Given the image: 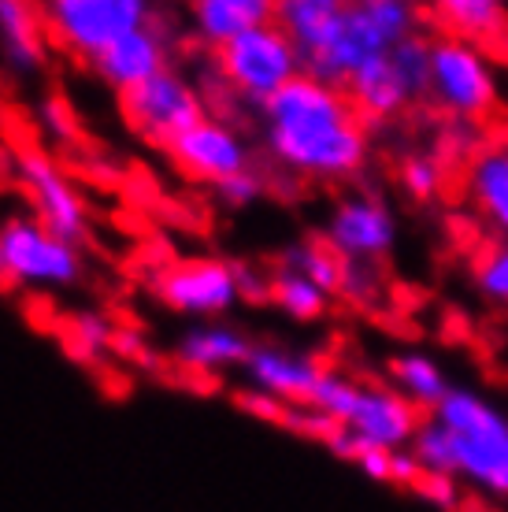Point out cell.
<instances>
[{
	"instance_id": "cell-33",
	"label": "cell",
	"mask_w": 508,
	"mask_h": 512,
	"mask_svg": "<svg viewBox=\"0 0 508 512\" xmlns=\"http://www.w3.org/2000/svg\"><path fill=\"white\" fill-rule=\"evenodd\" d=\"M416 494L438 505V509H457L460 505V483L457 479H449V475H423Z\"/></svg>"
},
{
	"instance_id": "cell-11",
	"label": "cell",
	"mask_w": 508,
	"mask_h": 512,
	"mask_svg": "<svg viewBox=\"0 0 508 512\" xmlns=\"http://www.w3.org/2000/svg\"><path fill=\"white\" fill-rule=\"evenodd\" d=\"M156 297L182 316H223L238 305V268L216 256L178 260L156 279Z\"/></svg>"
},
{
	"instance_id": "cell-10",
	"label": "cell",
	"mask_w": 508,
	"mask_h": 512,
	"mask_svg": "<svg viewBox=\"0 0 508 512\" xmlns=\"http://www.w3.org/2000/svg\"><path fill=\"white\" fill-rule=\"evenodd\" d=\"M323 242L331 245L345 264H375L394 249L397 219L390 205L375 193H349L331 208Z\"/></svg>"
},
{
	"instance_id": "cell-26",
	"label": "cell",
	"mask_w": 508,
	"mask_h": 512,
	"mask_svg": "<svg viewBox=\"0 0 508 512\" xmlns=\"http://www.w3.org/2000/svg\"><path fill=\"white\" fill-rule=\"evenodd\" d=\"M360 390H364V383H353V379H345L338 372H323L312 397H308V405L319 409L327 420L338 423V427H345V423L353 420L356 405H360Z\"/></svg>"
},
{
	"instance_id": "cell-6",
	"label": "cell",
	"mask_w": 508,
	"mask_h": 512,
	"mask_svg": "<svg viewBox=\"0 0 508 512\" xmlns=\"http://www.w3.org/2000/svg\"><path fill=\"white\" fill-rule=\"evenodd\" d=\"M431 78V41L408 38L386 56H375L345 82V97L360 119H390L405 112L420 93H427Z\"/></svg>"
},
{
	"instance_id": "cell-17",
	"label": "cell",
	"mask_w": 508,
	"mask_h": 512,
	"mask_svg": "<svg viewBox=\"0 0 508 512\" xmlns=\"http://www.w3.org/2000/svg\"><path fill=\"white\" fill-rule=\"evenodd\" d=\"M0 60L15 75H34L49 60V30L41 8L26 0H0Z\"/></svg>"
},
{
	"instance_id": "cell-22",
	"label": "cell",
	"mask_w": 508,
	"mask_h": 512,
	"mask_svg": "<svg viewBox=\"0 0 508 512\" xmlns=\"http://www.w3.org/2000/svg\"><path fill=\"white\" fill-rule=\"evenodd\" d=\"M390 379H394L397 394H405L416 409L434 412L445 397L453 394L445 368L434 357H427V353H397L390 360Z\"/></svg>"
},
{
	"instance_id": "cell-28",
	"label": "cell",
	"mask_w": 508,
	"mask_h": 512,
	"mask_svg": "<svg viewBox=\"0 0 508 512\" xmlns=\"http://www.w3.org/2000/svg\"><path fill=\"white\" fill-rule=\"evenodd\" d=\"M112 334H115V327H108V320H104L101 312H78L64 327L67 357H75V360L101 357L104 349H112Z\"/></svg>"
},
{
	"instance_id": "cell-37",
	"label": "cell",
	"mask_w": 508,
	"mask_h": 512,
	"mask_svg": "<svg viewBox=\"0 0 508 512\" xmlns=\"http://www.w3.org/2000/svg\"><path fill=\"white\" fill-rule=\"evenodd\" d=\"M390 457L394 453H386V449H360V457H356V468L375 479V483H390Z\"/></svg>"
},
{
	"instance_id": "cell-27",
	"label": "cell",
	"mask_w": 508,
	"mask_h": 512,
	"mask_svg": "<svg viewBox=\"0 0 508 512\" xmlns=\"http://www.w3.org/2000/svg\"><path fill=\"white\" fill-rule=\"evenodd\" d=\"M471 286H475V294L483 297V301L508 312V242H497L475 256Z\"/></svg>"
},
{
	"instance_id": "cell-2",
	"label": "cell",
	"mask_w": 508,
	"mask_h": 512,
	"mask_svg": "<svg viewBox=\"0 0 508 512\" xmlns=\"http://www.w3.org/2000/svg\"><path fill=\"white\" fill-rule=\"evenodd\" d=\"M431 420L449 435L453 479L486 498L508 501V412L475 390L453 386Z\"/></svg>"
},
{
	"instance_id": "cell-12",
	"label": "cell",
	"mask_w": 508,
	"mask_h": 512,
	"mask_svg": "<svg viewBox=\"0 0 508 512\" xmlns=\"http://www.w3.org/2000/svg\"><path fill=\"white\" fill-rule=\"evenodd\" d=\"M19 175H23V186L30 190L34 219L41 227L71 245L82 242L89 227L86 205H82L78 190L71 186V179L52 164V156L41 153V149H23L19 153Z\"/></svg>"
},
{
	"instance_id": "cell-35",
	"label": "cell",
	"mask_w": 508,
	"mask_h": 512,
	"mask_svg": "<svg viewBox=\"0 0 508 512\" xmlns=\"http://www.w3.org/2000/svg\"><path fill=\"white\" fill-rule=\"evenodd\" d=\"M112 353H115V357L138 360V364H145V368H153V364H156V357L149 353V349H145V338H141L138 331H130V327H115Z\"/></svg>"
},
{
	"instance_id": "cell-3",
	"label": "cell",
	"mask_w": 508,
	"mask_h": 512,
	"mask_svg": "<svg viewBox=\"0 0 508 512\" xmlns=\"http://www.w3.org/2000/svg\"><path fill=\"white\" fill-rule=\"evenodd\" d=\"M420 34V12L408 0H356L345 4V30L319 60L305 64V75L345 90V82L360 67L394 52L408 38Z\"/></svg>"
},
{
	"instance_id": "cell-38",
	"label": "cell",
	"mask_w": 508,
	"mask_h": 512,
	"mask_svg": "<svg viewBox=\"0 0 508 512\" xmlns=\"http://www.w3.org/2000/svg\"><path fill=\"white\" fill-rule=\"evenodd\" d=\"M368 264H345V279H342V294L349 297H368L371 294V275H364Z\"/></svg>"
},
{
	"instance_id": "cell-7",
	"label": "cell",
	"mask_w": 508,
	"mask_h": 512,
	"mask_svg": "<svg viewBox=\"0 0 508 512\" xmlns=\"http://www.w3.org/2000/svg\"><path fill=\"white\" fill-rule=\"evenodd\" d=\"M82 275L78 245L45 231L38 219L8 216L0 223V286L60 290Z\"/></svg>"
},
{
	"instance_id": "cell-32",
	"label": "cell",
	"mask_w": 508,
	"mask_h": 512,
	"mask_svg": "<svg viewBox=\"0 0 508 512\" xmlns=\"http://www.w3.org/2000/svg\"><path fill=\"white\" fill-rule=\"evenodd\" d=\"M260 193H264V179H260L256 171H242V175H234V179L216 186V197L227 208H249Z\"/></svg>"
},
{
	"instance_id": "cell-1",
	"label": "cell",
	"mask_w": 508,
	"mask_h": 512,
	"mask_svg": "<svg viewBox=\"0 0 508 512\" xmlns=\"http://www.w3.org/2000/svg\"><path fill=\"white\" fill-rule=\"evenodd\" d=\"M264 138L286 171L316 182L353 179L368 160V130L345 90L312 75L293 78L260 104Z\"/></svg>"
},
{
	"instance_id": "cell-30",
	"label": "cell",
	"mask_w": 508,
	"mask_h": 512,
	"mask_svg": "<svg viewBox=\"0 0 508 512\" xmlns=\"http://www.w3.org/2000/svg\"><path fill=\"white\" fill-rule=\"evenodd\" d=\"M282 427H290L293 435H305V438H316V442H331L342 427L334 420H327L319 409H312V405H290L286 409V416H282Z\"/></svg>"
},
{
	"instance_id": "cell-14",
	"label": "cell",
	"mask_w": 508,
	"mask_h": 512,
	"mask_svg": "<svg viewBox=\"0 0 508 512\" xmlns=\"http://www.w3.org/2000/svg\"><path fill=\"white\" fill-rule=\"evenodd\" d=\"M420 427V409L405 394H397L394 386L379 383H364L353 420L345 423V431L356 438L360 449H386V453L412 446Z\"/></svg>"
},
{
	"instance_id": "cell-9",
	"label": "cell",
	"mask_w": 508,
	"mask_h": 512,
	"mask_svg": "<svg viewBox=\"0 0 508 512\" xmlns=\"http://www.w3.org/2000/svg\"><path fill=\"white\" fill-rule=\"evenodd\" d=\"M119 104H123V116H127L130 127L138 130L149 145H160V149H167L178 134H186L204 119V104L197 90L186 78H178L175 71H164L138 90L123 93Z\"/></svg>"
},
{
	"instance_id": "cell-13",
	"label": "cell",
	"mask_w": 508,
	"mask_h": 512,
	"mask_svg": "<svg viewBox=\"0 0 508 512\" xmlns=\"http://www.w3.org/2000/svg\"><path fill=\"white\" fill-rule=\"evenodd\" d=\"M167 153L182 167V175H190L193 182H208V186H219V182L249 171V149H245V141L227 123H216V119L208 116L197 127L186 130V134H178L167 145Z\"/></svg>"
},
{
	"instance_id": "cell-18",
	"label": "cell",
	"mask_w": 508,
	"mask_h": 512,
	"mask_svg": "<svg viewBox=\"0 0 508 512\" xmlns=\"http://www.w3.org/2000/svg\"><path fill=\"white\" fill-rule=\"evenodd\" d=\"M275 23L290 34L301 60L312 64L345 30V4L342 0H282L275 8Z\"/></svg>"
},
{
	"instance_id": "cell-21",
	"label": "cell",
	"mask_w": 508,
	"mask_h": 512,
	"mask_svg": "<svg viewBox=\"0 0 508 512\" xmlns=\"http://www.w3.org/2000/svg\"><path fill=\"white\" fill-rule=\"evenodd\" d=\"M468 197L475 212L508 242V138L486 145L468 167Z\"/></svg>"
},
{
	"instance_id": "cell-34",
	"label": "cell",
	"mask_w": 508,
	"mask_h": 512,
	"mask_svg": "<svg viewBox=\"0 0 508 512\" xmlns=\"http://www.w3.org/2000/svg\"><path fill=\"white\" fill-rule=\"evenodd\" d=\"M234 401H238V409H245L249 416H260V420H271V423H282V416L290 409V405H282L279 397L264 394V390H242Z\"/></svg>"
},
{
	"instance_id": "cell-25",
	"label": "cell",
	"mask_w": 508,
	"mask_h": 512,
	"mask_svg": "<svg viewBox=\"0 0 508 512\" xmlns=\"http://www.w3.org/2000/svg\"><path fill=\"white\" fill-rule=\"evenodd\" d=\"M286 268L301 271L323 294H338L345 279V260L327 242H301L286 249Z\"/></svg>"
},
{
	"instance_id": "cell-23",
	"label": "cell",
	"mask_w": 508,
	"mask_h": 512,
	"mask_svg": "<svg viewBox=\"0 0 508 512\" xmlns=\"http://www.w3.org/2000/svg\"><path fill=\"white\" fill-rule=\"evenodd\" d=\"M434 15H442L453 38L475 41V45L497 38L508 23L505 8L497 0H442V4H434Z\"/></svg>"
},
{
	"instance_id": "cell-36",
	"label": "cell",
	"mask_w": 508,
	"mask_h": 512,
	"mask_svg": "<svg viewBox=\"0 0 508 512\" xmlns=\"http://www.w3.org/2000/svg\"><path fill=\"white\" fill-rule=\"evenodd\" d=\"M420 479H423V468H420V461H416V453H412V449H397L394 457H390V483L416 490Z\"/></svg>"
},
{
	"instance_id": "cell-31",
	"label": "cell",
	"mask_w": 508,
	"mask_h": 512,
	"mask_svg": "<svg viewBox=\"0 0 508 512\" xmlns=\"http://www.w3.org/2000/svg\"><path fill=\"white\" fill-rule=\"evenodd\" d=\"M41 127H45V134L56 141H75L78 138L75 108H71L67 101H60V97H49V101L41 104Z\"/></svg>"
},
{
	"instance_id": "cell-15",
	"label": "cell",
	"mask_w": 508,
	"mask_h": 512,
	"mask_svg": "<svg viewBox=\"0 0 508 512\" xmlns=\"http://www.w3.org/2000/svg\"><path fill=\"white\" fill-rule=\"evenodd\" d=\"M167 60H171V52H167L164 34H160L156 23H149L141 26V30H134V34H127L123 41H115L112 49L104 52V56H97L89 67H93V75L101 78L104 86H112L123 97V93L145 86L149 78L171 71Z\"/></svg>"
},
{
	"instance_id": "cell-8",
	"label": "cell",
	"mask_w": 508,
	"mask_h": 512,
	"mask_svg": "<svg viewBox=\"0 0 508 512\" xmlns=\"http://www.w3.org/2000/svg\"><path fill=\"white\" fill-rule=\"evenodd\" d=\"M427 93L445 116L453 119H483L497 104V75L494 64L475 41L434 38L431 41V78Z\"/></svg>"
},
{
	"instance_id": "cell-19",
	"label": "cell",
	"mask_w": 508,
	"mask_h": 512,
	"mask_svg": "<svg viewBox=\"0 0 508 512\" xmlns=\"http://www.w3.org/2000/svg\"><path fill=\"white\" fill-rule=\"evenodd\" d=\"M275 8L279 4H271V0H193L190 19L197 38L219 52L256 26L275 23Z\"/></svg>"
},
{
	"instance_id": "cell-4",
	"label": "cell",
	"mask_w": 508,
	"mask_h": 512,
	"mask_svg": "<svg viewBox=\"0 0 508 512\" xmlns=\"http://www.w3.org/2000/svg\"><path fill=\"white\" fill-rule=\"evenodd\" d=\"M45 30L64 52L93 64L115 41L153 23V4L145 0H49Z\"/></svg>"
},
{
	"instance_id": "cell-29",
	"label": "cell",
	"mask_w": 508,
	"mask_h": 512,
	"mask_svg": "<svg viewBox=\"0 0 508 512\" xmlns=\"http://www.w3.org/2000/svg\"><path fill=\"white\" fill-rule=\"evenodd\" d=\"M442 182L445 171L434 156H408L405 164H401V186L416 201H434L442 193Z\"/></svg>"
},
{
	"instance_id": "cell-24",
	"label": "cell",
	"mask_w": 508,
	"mask_h": 512,
	"mask_svg": "<svg viewBox=\"0 0 508 512\" xmlns=\"http://www.w3.org/2000/svg\"><path fill=\"white\" fill-rule=\"evenodd\" d=\"M271 301H275L290 320L312 323L327 312L331 294H323L316 282H308L301 271L282 268L279 275H271Z\"/></svg>"
},
{
	"instance_id": "cell-20",
	"label": "cell",
	"mask_w": 508,
	"mask_h": 512,
	"mask_svg": "<svg viewBox=\"0 0 508 512\" xmlns=\"http://www.w3.org/2000/svg\"><path fill=\"white\" fill-rule=\"evenodd\" d=\"M253 353V342L245 338L238 327L230 323H197L178 338L175 357L193 372H223V368H238Z\"/></svg>"
},
{
	"instance_id": "cell-5",
	"label": "cell",
	"mask_w": 508,
	"mask_h": 512,
	"mask_svg": "<svg viewBox=\"0 0 508 512\" xmlns=\"http://www.w3.org/2000/svg\"><path fill=\"white\" fill-rule=\"evenodd\" d=\"M216 67L230 90H238L253 104L271 101L282 86L305 75V60L279 23L256 26L238 41L223 45L216 52Z\"/></svg>"
},
{
	"instance_id": "cell-39",
	"label": "cell",
	"mask_w": 508,
	"mask_h": 512,
	"mask_svg": "<svg viewBox=\"0 0 508 512\" xmlns=\"http://www.w3.org/2000/svg\"><path fill=\"white\" fill-rule=\"evenodd\" d=\"M234 268H238V290H242V297H253V301L271 297V282H264L256 271L242 268V264H234Z\"/></svg>"
},
{
	"instance_id": "cell-16",
	"label": "cell",
	"mask_w": 508,
	"mask_h": 512,
	"mask_svg": "<svg viewBox=\"0 0 508 512\" xmlns=\"http://www.w3.org/2000/svg\"><path fill=\"white\" fill-rule=\"evenodd\" d=\"M323 372L327 368L316 357L279 346H253V353L245 360V375H249L253 390L279 397L282 405H308Z\"/></svg>"
}]
</instances>
